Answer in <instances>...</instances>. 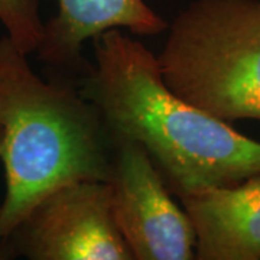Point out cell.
<instances>
[{
    "label": "cell",
    "mask_w": 260,
    "mask_h": 260,
    "mask_svg": "<svg viewBox=\"0 0 260 260\" xmlns=\"http://www.w3.org/2000/svg\"><path fill=\"white\" fill-rule=\"evenodd\" d=\"M259 2H260V0H259Z\"/></svg>",
    "instance_id": "8fae6325"
},
{
    "label": "cell",
    "mask_w": 260,
    "mask_h": 260,
    "mask_svg": "<svg viewBox=\"0 0 260 260\" xmlns=\"http://www.w3.org/2000/svg\"><path fill=\"white\" fill-rule=\"evenodd\" d=\"M5 243L30 260H133L114 223L110 184L99 179L51 191Z\"/></svg>",
    "instance_id": "277c9868"
},
{
    "label": "cell",
    "mask_w": 260,
    "mask_h": 260,
    "mask_svg": "<svg viewBox=\"0 0 260 260\" xmlns=\"http://www.w3.org/2000/svg\"><path fill=\"white\" fill-rule=\"evenodd\" d=\"M156 55L172 93L233 124L260 120V2L192 0Z\"/></svg>",
    "instance_id": "3957f363"
},
{
    "label": "cell",
    "mask_w": 260,
    "mask_h": 260,
    "mask_svg": "<svg viewBox=\"0 0 260 260\" xmlns=\"http://www.w3.org/2000/svg\"><path fill=\"white\" fill-rule=\"evenodd\" d=\"M127 29L133 35L155 37L168 29V22L145 0H58L55 16L44 22L38 58L65 80L90 68L83 58L88 39L110 29Z\"/></svg>",
    "instance_id": "8992f818"
},
{
    "label": "cell",
    "mask_w": 260,
    "mask_h": 260,
    "mask_svg": "<svg viewBox=\"0 0 260 260\" xmlns=\"http://www.w3.org/2000/svg\"><path fill=\"white\" fill-rule=\"evenodd\" d=\"M195 233V259L260 260V174L179 197Z\"/></svg>",
    "instance_id": "52a82bcc"
},
{
    "label": "cell",
    "mask_w": 260,
    "mask_h": 260,
    "mask_svg": "<svg viewBox=\"0 0 260 260\" xmlns=\"http://www.w3.org/2000/svg\"><path fill=\"white\" fill-rule=\"evenodd\" d=\"M10 253H12V250L9 249V246H8V244H6L5 242L0 243V260L8 259Z\"/></svg>",
    "instance_id": "9c48e42d"
},
{
    "label": "cell",
    "mask_w": 260,
    "mask_h": 260,
    "mask_svg": "<svg viewBox=\"0 0 260 260\" xmlns=\"http://www.w3.org/2000/svg\"><path fill=\"white\" fill-rule=\"evenodd\" d=\"M91 41L94 64L77 78L78 91L99 110L110 138L146 149L171 194L179 198L260 174V142L172 93L142 42L119 29Z\"/></svg>",
    "instance_id": "6da1fadb"
},
{
    "label": "cell",
    "mask_w": 260,
    "mask_h": 260,
    "mask_svg": "<svg viewBox=\"0 0 260 260\" xmlns=\"http://www.w3.org/2000/svg\"><path fill=\"white\" fill-rule=\"evenodd\" d=\"M110 139L113 217L133 260L195 259L191 220L172 198L146 149L127 138Z\"/></svg>",
    "instance_id": "5b68a950"
},
{
    "label": "cell",
    "mask_w": 260,
    "mask_h": 260,
    "mask_svg": "<svg viewBox=\"0 0 260 260\" xmlns=\"http://www.w3.org/2000/svg\"><path fill=\"white\" fill-rule=\"evenodd\" d=\"M0 38V159L6 192L0 243L51 191L78 179L109 182L113 143L99 110L70 80L44 81Z\"/></svg>",
    "instance_id": "7a4b0ae2"
},
{
    "label": "cell",
    "mask_w": 260,
    "mask_h": 260,
    "mask_svg": "<svg viewBox=\"0 0 260 260\" xmlns=\"http://www.w3.org/2000/svg\"><path fill=\"white\" fill-rule=\"evenodd\" d=\"M0 22L10 42L25 55L37 51L44 34L39 0H0Z\"/></svg>",
    "instance_id": "ba28073f"
},
{
    "label": "cell",
    "mask_w": 260,
    "mask_h": 260,
    "mask_svg": "<svg viewBox=\"0 0 260 260\" xmlns=\"http://www.w3.org/2000/svg\"><path fill=\"white\" fill-rule=\"evenodd\" d=\"M2 135H3V132H2V124H0V149H2Z\"/></svg>",
    "instance_id": "30bf717a"
}]
</instances>
